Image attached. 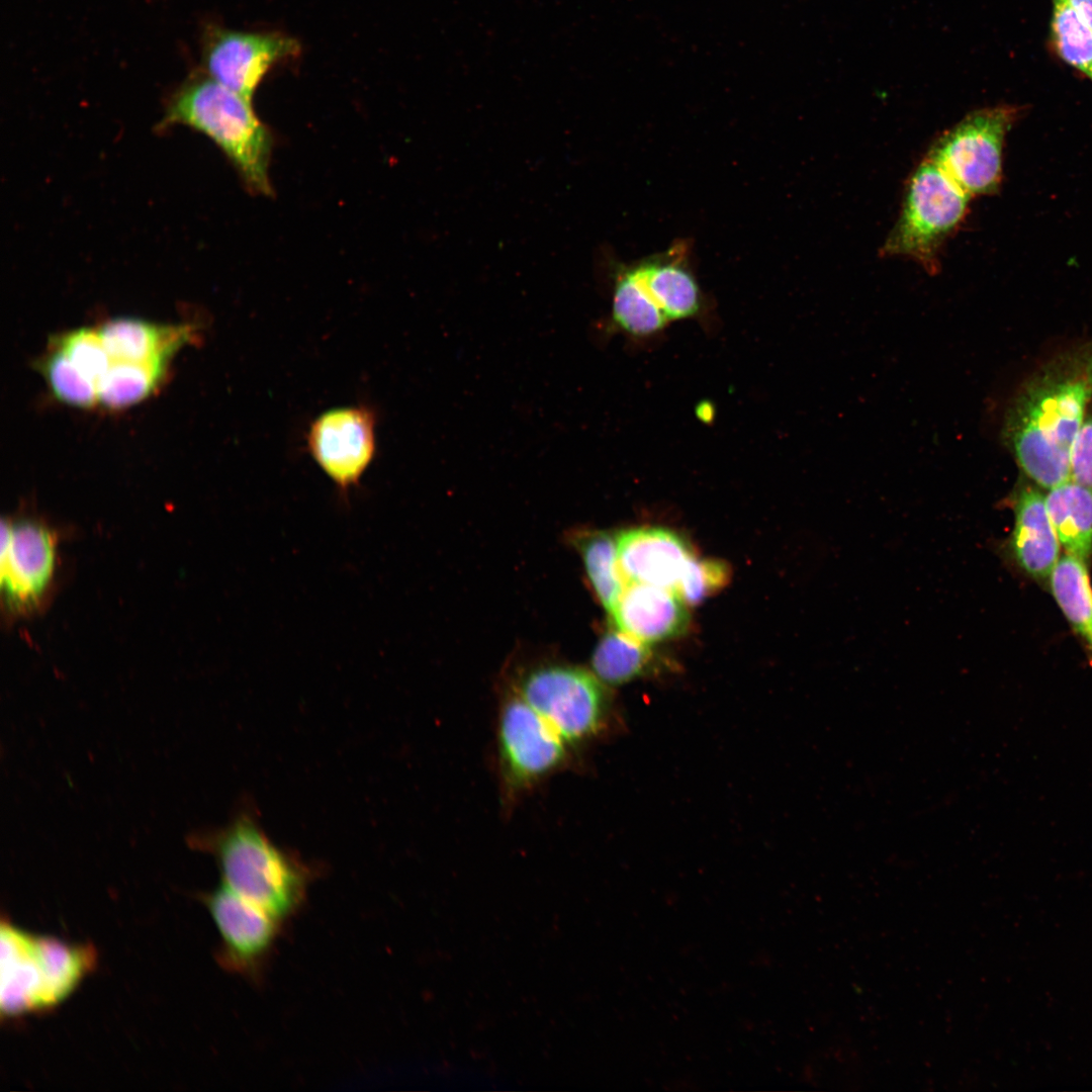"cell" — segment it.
I'll list each match as a JSON object with an SVG mask.
<instances>
[{"mask_svg": "<svg viewBox=\"0 0 1092 1092\" xmlns=\"http://www.w3.org/2000/svg\"><path fill=\"white\" fill-rule=\"evenodd\" d=\"M166 364L113 360L95 384L98 400L109 408H122L141 401L157 387Z\"/></svg>", "mask_w": 1092, "mask_h": 1092, "instance_id": "obj_23", "label": "cell"}, {"mask_svg": "<svg viewBox=\"0 0 1092 1092\" xmlns=\"http://www.w3.org/2000/svg\"><path fill=\"white\" fill-rule=\"evenodd\" d=\"M607 688L592 670L562 663L531 668L512 687L576 753L610 727Z\"/></svg>", "mask_w": 1092, "mask_h": 1092, "instance_id": "obj_6", "label": "cell"}, {"mask_svg": "<svg viewBox=\"0 0 1092 1092\" xmlns=\"http://www.w3.org/2000/svg\"><path fill=\"white\" fill-rule=\"evenodd\" d=\"M37 936L2 921L0 929L2 1015L48 1008L46 971Z\"/></svg>", "mask_w": 1092, "mask_h": 1092, "instance_id": "obj_14", "label": "cell"}, {"mask_svg": "<svg viewBox=\"0 0 1092 1092\" xmlns=\"http://www.w3.org/2000/svg\"><path fill=\"white\" fill-rule=\"evenodd\" d=\"M1050 580L1055 600L1092 661V586L1085 561L1066 553Z\"/></svg>", "mask_w": 1092, "mask_h": 1092, "instance_id": "obj_20", "label": "cell"}, {"mask_svg": "<svg viewBox=\"0 0 1092 1092\" xmlns=\"http://www.w3.org/2000/svg\"><path fill=\"white\" fill-rule=\"evenodd\" d=\"M212 849L223 884L278 919L300 904L307 870L278 848L250 816H240L221 831Z\"/></svg>", "mask_w": 1092, "mask_h": 1092, "instance_id": "obj_3", "label": "cell"}, {"mask_svg": "<svg viewBox=\"0 0 1092 1092\" xmlns=\"http://www.w3.org/2000/svg\"><path fill=\"white\" fill-rule=\"evenodd\" d=\"M686 246H673L660 257L634 265L647 292L667 321L695 315L701 308V291L685 264Z\"/></svg>", "mask_w": 1092, "mask_h": 1092, "instance_id": "obj_16", "label": "cell"}, {"mask_svg": "<svg viewBox=\"0 0 1092 1092\" xmlns=\"http://www.w3.org/2000/svg\"><path fill=\"white\" fill-rule=\"evenodd\" d=\"M57 347L95 384L113 361L99 330L83 328L66 333L57 341Z\"/></svg>", "mask_w": 1092, "mask_h": 1092, "instance_id": "obj_27", "label": "cell"}, {"mask_svg": "<svg viewBox=\"0 0 1092 1092\" xmlns=\"http://www.w3.org/2000/svg\"><path fill=\"white\" fill-rule=\"evenodd\" d=\"M1052 3V39L1058 55L1092 81V28L1065 0Z\"/></svg>", "mask_w": 1092, "mask_h": 1092, "instance_id": "obj_24", "label": "cell"}, {"mask_svg": "<svg viewBox=\"0 0 1092 1092\" xmlns=\"http://www.w3.org/2000/svg\"><path fill=\"white\" fill-rule=\"evenodd\" d=\"M730 576L726 562L694 555L684 568L675 593L687 605L695 606L725 587Z\"/></svg>", "mask_w": 1092, "mask_h": 1092, "instance_id": "obj_26", "label": "cell"}, {"mask_svg": "<svg viewBox=\"0 0 1092 1092\" xmlns=\"http://www.w3.org/2000/svg\"><path fill=\"white\" fill-rule=\"evenodd\" d=\"M301 52L294 37L282 32L239 31L209 26L205 31L202 63L205 74L252 100L265 76Z\"/></svg>", "mask_w": 1092, "mask_h": 1092, "instance_id": "obj_9", "label": "cell"}, {"mask_svg": "<svg viewBox=\"0 0 1092 1092\" xmlns=\"http://www.w3.org/2000/svg\"><path fill=\"white\" fill-rule=\"evenodd\" d=\"M1071 479L1092 488V399L1072 445Z\"/></svg>", "mask_w": 1092, "mask_h": 1092, "instance_id": "obj_28", "label": "cell"}, {"mask_svg": "<svg viewBox=\"0 0 1092 1092\" xmlns=\"http://www.w3.org/2000/svg\"><path fill=\"white\" fill-rule=\"evenodd\" d=\"M1018 108L998 105L977 109L946 129L925 158L971 197L997 192L1002 181L1005 138Z\"/></svg>", "mask_w": 1092, "mask_h": 1092, "instance_id": "obj_7", "label": "cell"}, {"mask_svg": "<svg viewBox=\"0 0 1092 1092\" xmlns=\"http://www.w3.org/2000/svg\"><path fill=\"white\" fill-rule=\"evenodd\" d=\"M207 906L222 940L223 962L251 971L273 945L278 918L224 884L209 895Z\"/></svg>", "mask_w": 1092, "mask_h": 1092, "instance_id": "obj_11", "label": "cell"}, {"mask_svg": "<svg viewBox=\"0 0 1092 1092\" xmlns=\"http://www.w3.org/2000/svg\"><path fill=\"white\" fill-rule=\"evenodd\" d=\"M1045 504L1066 553L1086 562L1092 556V488L1070 479L1049 489Z\"/></svg>", "mask_w": 1092, "mask_h": 1092, "instance_id": "obj_18", "label": "cell"}, {"mask_svg": "<svg viewBox=\"0 0 1092 1092\" xmlns=\"http://www.w3.org/2000/svg\"><path fill=\"white\" fill-rule=\"evenodd\" d=\"M971 198L924 158L908 178L900 213L881 255L911 259L928 274H936L942 248L963 223Z\"/></svg>", "mask_w": 1092, "mask_h": 1092, "instance_id": "obj_5", "label": "cell"}, {"mask_svg": "<svg viewBox=\"0 0 1092 1092\" xmlns=\"http://www.w3.org/2000/svg\"><path fill=\"white\" fill-rule=\"evenodd\" d=\"M376 412L366 404L335 407L309 425L306 445L317 466L347 496L376 454Z\"/></svg>", "mask_w": 1092, "mask_h": 1092, "instance_id": "obj_8", "label": "cell"}, {"mask_svg": "<svg viewBox=\"0 0 1092 1092\" xmlns=\"http://www.w3.org/2000/svg\"><path fill=\"white\" fill-rule=\"evenodd\" d=\"M190 326H168L139 318L119 317L104 324L99 333L112 360L164 362L191 340Z\"/></svg>", "mask_w": 1092, "mask_h": 1092, "instance_id": "obj_17", "label": "cell"}, {"mask_svg": "<svg viewBox=\"0 0 1092 1092\" xmlns=\"http://www.w3.org/2000/svg\"><path fill=\"white\" fill-rule=\"evenodd\" d=\"M163 122L184 124L207 135L253 193L272 194L269 164L273 139L253 109L252 100L206 74L197 75L174 95Z\"/></svg>", "mask_w": 1092, "mask_h": 1092, "instance_id": "obj_2", "label": "cell"}, {"mask_svg": "<svg viewBox=\"0 0 1092 1092\" xmlns=\"http://www.w3.org/2000/svg\"><path fill=\"white\" fill-rule=\"evenodd\" d=\"M39 366L52 391L62 401L79 407H91L98 400L95 383L59 347L46 356Z\"/></svg>", "mask_w": 1092, "mask_h": 1092, "instance_id": "obj_25", "label": "cell"}, {"mask_svg": "<svg viewBox=\"0 0 1092 1092\" xmlns=\"http://www.w3.org/2000/svg\"><path fill=\"white\" fill-rule=\"evenodd\" d=\"M1092 28V0H1065Z\"/></svg>", "mask_w": 1092, "mask_h": 1092, "instance_id": "obj_29", "label": "cell"}, {"mask_svg": "<svg viewBox=\"0 0 1092 1092\" xmlns=\"http://www.w3.org/2000/svg\"><path fill=\"white\" fill-rule=\"evenodd\" d=\"M611 318L616 328L633 337L651 336L668 323L634 266L623 267L617 273Z\"/></svg>", "mask_w": 1092, "mask_h": 1092, "instance_id": "obj_21", "label": "cell"}, {"mask_svg": "<svg viewBox=\"0 0 1092 1092\" xmlns=\"http://www.w3.org/2000/svg\"><path fill=\"white\" fill-rule=\"evenodd\" d=\"M659 664L647 644L617 628L601 637L590 658V670L607 687H619L654 673Z\"/></svg>", "mask_w": 1092, "mask_h": 1092, "instance_id": "obj_19", "label": "cell"}, {"mask_svg": "<svg viewBox=\"0 0 1092 1092\" xmlns=\"http://www.w3.org/2000/svg\"><path fill=\"white\" fill-rule=\"evenodd\" d=\"M574 541L592 589L610 613L627 584L619 566L616 537L602 531H587L578 534Z\"/></svg>", "mask_w": 1092, "mask_h": 1092, "instance_id": "obj_22", "label": "cell"}, {"mask_svg": "<svg viewBox=\"0 0 1092 1092\" xmlns=\"http://www.w3.org/2000/svg\"><path fill=\"white\" fill-rule=\"evenodd\" d=\"M1092 399V340L1039 366L1008 402L1001 438L1033 483L1051 489L1071 479V449Z\"/></svg>", "mask_w": 1092, "mask_h": 1092, "instance_id": "obj_1", "label": "cell"}, {"mask_svg": "<svg viewBox=\"0 0 1092 1092\" xmlns=\"http://www.w3.org/2000/svg\"><path fill=\"white\" fill-rule=\"evenodd\" d=\"M609 614L618 630L647 645L678 637L690 625L674 590L646 583L628 582Z\"/></svg>", "mask_w": 1092, "mask_h": 1092, "instance_id": "obj_13", "label": "cell"}, {"mask_svg": "<svg viewBox=\"0 0 1092 1092\" xmlns=\"http://www.w3.org/2000/svg\"><path fill=\"white\" fill-rule=\"evenodd\" d=\"M1014 527L1008 542L1013 559L1038 580L1051 576L1060 557V541L1053 527L1045 495L1039 486L1023 484L1012 499Z\"/></svg>", "mask_w": 1092, "mask_h": 1092, "instance_id": "obj_15", "label": "cell"}, {"mask_svg": "<svg viewBox=\"0 0 1092 1092\" xmlns=\"http://www.w3.org/2000/svg\"><path fill=\"white\" fill-rule=\"evenodd\" d=\"M576 752L516 691L504 694L495 726V762L504 809L550 777L573 767Z\"/></svg>", "mask_w": 1092, "mask_h": 1092, "instance_id": "obj_4", "label": "cell"}, {"mask_svg": "<svg viewBox=\"0 0 1092 1092\" xmlns=\"http://www.w3.org/2000/svg\"><path fill=\"white\" fill-rule=\"evenodd\" d=\"M1 582L9 605L30 608L46 590L55 567V540L34 522L2 525Z\"/></svg>", "mask_w": 1092, "mask_h": 1092, "instance_id": "obj_10", "label": "cell"}, {"mask_svg": "<svg viewBox=\"0 0 1092 1092\" xmlns=\"http://www.w3.org/2000/svg\"><path fill=\"white\" fill-rule=\"evenodd\" d=\"M618 561L628 582L646 583L675 592L688 561L695 555L678 533L663 527H638L616 536Z\"/></svg>", "mask_w": 1092, "mask_h": 1092, "instance_id": "obj_12", "label": "cell"}]
</instances>
